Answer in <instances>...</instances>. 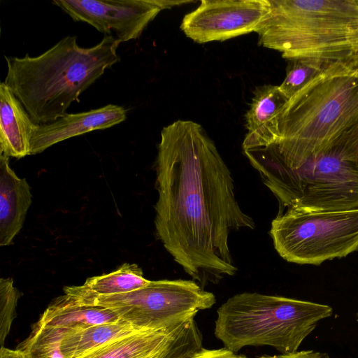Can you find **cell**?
I'll list each match as a JSON object with an SVG mask.
<instances>
[{"mask_svg":"<svg viewBox=\"0 0 358 358\" xmlns=\"http://www.w3.org/2000/svg\"><path fill=\"white\" fill-rule=\"evenodd\" d=\"M270 234L275 250L287 262L320 265L358 250V209L285 210L273 220Z\"/></svg>","mask_w":358,"mask_h":358,"instance_id":"ba28073f","label":"cell"},{"mask_svg":"<svg viewBox=\"0 0 358 358\" xmlns=\"http://www.w3.org/2000/svg\"><path fill=\"white\" fill-rule=\"evenodd\" d=\"M176 329L135 333L105 344L81 358H155L167 345Z\"/></svg>","mask_w":358,"mask_h":358,"instance_id":"2e32d148","label":"cell"},{"mask_svg":"<svg viewBox=\"0 0 358 358\" xmlns=\"http://www.w3.org/2000/svg\"><path fill=\"white\" fill-rule=\"evenodd\" d=\"M75 22L121 42L138 38L162 10L157 0H54Z\"/></svg>","mask_w":358,"mask_h":358,"instance_id":"30bf717a","label":"cell"},{"mask_svg":"<svg viewBox=\"0 0 358 358\" xmlns=\"http://www.w3.org/2000/svg\"><path fill=\"white\" fill-rule=\"evenodd\" d=\"M279 203V212L358 209V124L294 162H250Z\"/></svg>","mask_w":358,"mask_h":358,"instance_id":"277c9868","label":"cell"},{"mask_svg":"<svg viewBox=\"0 0 358 358\" xmlns=\"http://www.w3.org/2000/svg\"><path fill=\"white\" fill-rule=\"evenodd\" d=\"M155 358H176L171 352L166 350L162 351Z\"/></svg>","mask_w":358,"mask_h":358,"instance_id":"4316f807","label":"cell"},{"mask_svg":"<svg viewBox=\"0 0 358 358\" xmlns=\"http://www.w3.org/2000/svg\"><path fill=\"white\" fill-rule=\"evenodd\" d=\"M353 52L358 50V31L353 34L350 38Z\"/></svg>","mask_w":358,"mask_h":358,"instance_id":"484cf974","label":"cell"},{"mask_svg":"<svg viewBox=\"0 0 358 358\" xmlns=\"http://www.w3.org/2000/svg\"><path fill=\"white\" fill-rule=\"evenodd\" d=\"M120 320L117 314L110 308L80 305L64 294L48 306L33 327L59 330L64 334Z\"/></svg>","mask_w":358,"mask_h":358,"instance_id":"9a60e30c","label":"cell"},{"mask_svg":"<svg viewBox=\"0 0 358 358\" xmlns=\"http://www.w3.org/2000/svg\"><path fill=\"white\" fill-rule=\"evenodd\" d=\"M257 358H329L327 353L314 350L296 351L289 354H279L275 355H262Z\"/></svg>","mask_w":358,"mask_h":358,"instance_id":"603a6c76","label":"cell"},{"mask_svg":"<svg viewBox=\"0 0 358 358\" xmlns=\"http://www.w3.org/2000/svg\"><path fill=\"white\" fill-rule=\"evenodd\" d=\"M22 293L13 285L12 278L0 280V344L3 346L5 340L15 318L16 306Z\"/></svg>","mask_w":358,"mask_h":358,"instance_id":"44dd1931","label":"cell"},{"mask_svg":"<svg viewBox=\"0 0 358 358\" xmlns=\"http://www.w3.org/2000/svg\"><path fill=\"white\" fill-rule=\"evenodd\" d=\"M64 292L76 303L110 308L143 331H173L216 302L196 282L180 279L150 280L137 290L110 296H93L80 286L64 287Z\"/></svg>","mask_w":358,"mask_h":358,"instance_id":"52a82bcc","label":"cell"},{"mask_svg":"<svg viewBox=\"0 0 358 358\" xmlns=\"http://www.w3.org/2000/svg\"><path fill=\"white\" fill-rule=\"evenodd\" d=\"M269 7L268 0H202L180 29L197 43L226 41L257 32Z\"/></svg>","mask_w":358,"mask_h":358,"instance_id":"9c48e42d","label":"cell"},{"mask_svg":"<svg viewBox=\"0 0 358 358\" xmlns=\"http://www.w3.org/2000/svg\"><path fill=\"white\" fill-rule=\"evenodd\" d=\"M333 62L335 61L313 57L289 59L286 76L279 85L280 91L288 99H290L306 85L322 73Z\"/></svg>","mask_w":358,"mask_h":358,"instance_id":"d6986e66","label":"cell"},{"mask_svg":"<svg viewBox=\"0 0 358 358\" xmlns=\"http://www.w3.org/2000/svg\"><path fill=\"white\" fill-rule=\"evenodd\" d=\"M0 358H27L20 350H10L5 347H1Z\"/></svg>","mask_w":358,"mask_h":358,"instance_id":"cb8c5ba5","label":"cell"},{"mask_svg":"<svg viewBox=\"0 0 358 358\" xmlns=\"http://www.w3.org/2000/svg\"><path fill=\"white\" fill-rule=\"evenodd\" d=\"M155 225L164 248L202 288L238 271L231 232L254 229L240 207L231 173L203 127L178 120L161 131Z\"/></svg>","mask_w":358,"mask_h":358,"instance_id":"6da1fadb","label":"cell"},{"mask_svg":"<svg viewBox=\"0 0 358 358\" xmlns=\"http://www.w3.org/2000/svg\"><path fill=\"white\" fill-rule=\"evenodd\" d=\"M63 336L59 330L32 327L29 336L17 349L27 358H64L61 351Z\"/></svg>","mask_w":358,"mask_h":358,"instance_id":"ffe728a7","label":"cell"},{"mask_svg":"<svg viewBox=\"0 0 358 358\" xmlns=\"http://www.w3.org/2000/svg\"><path fill=\"white\" fill-rule=\"evenodd\" d=\"M357 4L358 5V0H355Z\"/></svg>","mask_w":358,"mask_h":358,"instance_id":"83f0119b","label":"cell"},{"mask_svg":"<svg viewBox=\"0 0 358 358\" xmlns=\"http://www.w3.org/2000/svg\"><path fill=\"white\" fill-rule=\"evenodd\" d=\"M36 124L4 83L0 85V155L21 159L30 155Z\"/></svg>","mask_w":358,"mask_h":358,"instance_id":"5bb4252c","label":"cell"},{"mask_svg":"<svg viewBox=\"0 0 358 358\" xmlns=\"http://www.w3.org/2000/svg\"><path fill=\"white\" fill-rule=\"evenodd\" d=\"M140 331L143 330L137 329L123 320L93 325L65 333L61 342V351L64 358H81L105 344Z\"/></svg>","mask_w":358,"mask_h":358,"instance_id":"e0dca14e","label":"cell"},{"mask_svg":"<svg viewBox=\"0 0 358 358\" xmlns=\"http://www.w3.org/2000/svg\"><path fill=\"white\" fill-rule=\"evenodd\" d=\"M188 358H248L243 355H238L225 348L220 349H206L201 348Z\"/></svg>","mask_w":358,"mask_h":358,"instance_id":"7402d4cb","label":"cell"},{"mask_svg":"<svg viewBox=\"0 0 358 358\" xmlns=\"http://www.w3.org/2000/svg\"><path fill=\"white\" fill-rule=\"evenodd\" d=\"M120 43L105 35L98 44L81 48L67 36L38 56H5L4 83L36 124L51 123L67 113L74 101L108 69L119 62Z\"/></svg>","mask_w":358,"mask_h":358,"instance_id":"7a4b0ae2","label":"cell"},{"mask_svg":"<svg viewBox=\"0 0 358 358\" xmlns=\"http://www.w3.org/2000/svg\"><path fill=\"white\" fill-rule=\"evenodd\" d=\"M126 110L108 104L101 108L78 113H66L55 121L38 124L30 141V155H36L70 138L94 130H102L124 122Z\"/></svg>","mask_w":358,"mask_h":358,"instance_id":"8fae6325","label":"cell"},{"mask_svg":"<svg viewBox=\"0 0 358 358\" xmlns=\"http://www.w3.org/2000/svg\"><path fill=\"white\" fill-rule=\"evenodd\" d=\"M150 282L137 264L124 263L109 273L88 278L80 287L93 296H110L137 290Z\"/></svg>","mask_w":358,"mask_h":358,"instance_id":"ac0fdd59","label":"cell"},{"mask_svg":"<svg viewBox=\"0 0 358 358\" xmlns=\"http://www.w3.org/2000/svg\"><path fill=\"white\" fill-rule=\"evenodd\" d=\"M341 61L350 69L358 74V50L352 52L348 57Z\"/></svg>","mask_w":358,"mask_h":358,"instance_id":"d4e9b609","label":"cell"},{"mask_svg":"<svg viewBox=\"0 0 358 358\" xmlns=\"http://www.w3.org/2000/svg\"><path fill=\"white\" fill-rule=\"evenodd\" d=\"M259 27V44L287 59L313 57L343 60L352 52L358 31L355 0H268Z\"/></svg>","mask_w":358,"mask_h":358,"instance_id":"5b68a950","label":"cell"},{"mask_svg":"<svg viewBox=\"0 0 358 358\" xmlns=\"http://www.w3.org/2000/svg\"><path fill=\"white\" fill-rule=\"evenodd\" d=\"M328 305L280 296L243 292L217 310L214 334L224 348L269 346L280 354L296 352L319 321L331 316Z\"/></svg>","mask_w":358,"mask_h":358,"instance_id":"8992f818","label":"cell"},{"mask_svg":"<svg viewBox=\"0 0 358 358\" xmlns=\"http://www.w3.org/2000/svg\"><path fill=\"white\" fill-rule=\"evenodd\" d=\"M357 124L358 74L338 60L288 99L278 141L243 152L250 161H297Z\"/></svg>","mask_w":358,"mask_h":358,"instance_id":"3957f363","label":"cell"},{"mask_svg":"<svg viewBox=\"0 0 358 358\" xmlns=\"http://www.w3.org/2000/svg\"><path fill=\"white\" fill-rule=\"evenodd\" d=\"M30 187L9 166V157L0 155V245L12 244L23 227L31 203Z\"/></svg>","mask_w":358,"mask_h":358,"instance_id":"4fadbf2b","label":"cell"},{"mask_svg":"<svg viewBox=\"0 0 358 358\" xmlns=\"http://www.w3.org/2000/svg\"><path fill=\"white\" fill-rule=\"evenodd\" d=\"M245 115L247 134L243 150L271 144L280 138L279 114L288 101L279 85L258 86Z\"/></svg>","mask_w":358,"mask_h":358,"instance_id":"7c38bea8","label":"cell"}]
</instances>
